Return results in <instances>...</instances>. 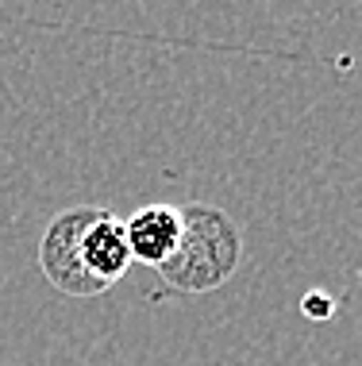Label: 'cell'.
<instances>
[{"label": "cell", "instance_id": "6da1fadb", "mask_svg": "<svg viewBox=\"0 0 362 366\" xmlns=\"http://www.w3.org/2000/svg\"><path fill=\"white\" fill-rule=\"evenodd\" d=\"M39 270L66 297H101L131 270L124 220L96 204L58 212L39 239Z\"/></svg>", "mask_w": 362, "mask_h": 366}, {"label": "cell", "instance_id": "7a4b0ae2", "mask_svg": "<svg viewBox=\"0 0 362 366\" xmlns=\"http://www.w3.org/2000/svg\"><path fill=\"white\" fill-rule=\"evenodd\" d=\"M243 259V235L212 204H181V235L170 259L159 266V278L174 293H212L236 278Z\"/></svg>", "mask_w": 362, "mask_h": 366}, {"label": "cell", "instance_id": "3957f363", "mask_svg": "<svg viewBox=\"0 0 362 366\" xmlns=\"http://www.w3.org/2000/svg\"><path fill=\"white\" fill-rule=\"evenodd\" d=\"M127 232V247H131V262L143 266H159L170 259L174 243L181 235V209L174 204H143L124 220Z\"/></svg>", "mask_w": 362, "mask_h": 366}, {"label": "cell", "instance_id": "277c9868", "mask_svg": "<svg viewBox=\"0 0 362 366\" xmlns=\"http://www.w3.org/2000/svg\"><path fill=\"white\" fill-rule=\"evenodd\" d=\"M305 312L312 316V320H324V316H331V301H324V297L308 293L305 297Z\"/></svg>", "mask_w": 362, "mask_h": 366}]
</instances>
